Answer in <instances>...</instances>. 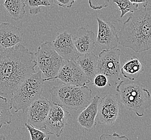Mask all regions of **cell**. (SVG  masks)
I'll return each mask as SVG.
<instances>
[{
	"mask_svg": "<svg viewBox=\"0 0 151 140\" xmlns=\"http://www.w3.org/2000/svg\"><path fill=\"white\" fill-rule=\"evenodd\" d=\"M132 3L136 4H142L144 7H146L148 4V0H130Z\"/></svg>",
	"mask_w": 151,
	"mask_h": 140,
	"instance_id": "obj_28",
	"label": "cell"
},
{
	"mask_svg": "<svg viewBox=\"0 0 151 140\" xmlns=\"http://www.w3.org/2000/svg\"><path fill=\"white\" fill-rule=\"evenodd\" d=\"M52 44L56 52L64 61H76L80 56L74 45L72 35L67 31L58 34Z\"/></svg>",
	"mask_w": 151,
	"mask_h": 140,
	"instance_id": "obj_13",
	"label": "cell"
},
{
	"mask_svg": "<svg viewBox=\"0 0 151 140\" xmlns=\"http://www.w3.org/2000/svg\"><path fill=\"white\" fill-rule=\"evenodd\" d=\"M70 117V114L66 108L59 104L52 103L44 131L49 135L60 137Z\"/></svg>",
	"mask_w": 151,
	"mask_h": 140,
	"instance_id": "obj_9",
	"label": "cell"
},
{
	"mask_svg": "<svg viewBox=\"0 0 151 140\" xmlns=\"http://www.w3.org/2000/svg\"><path fill=\"white\" fill-rule=\"evenodd\" d=\"M99 57L93 52L80 55L76 60L88 79L93 82L97 74V65Z\"/></svg>",
	"mask_w": 151,
	"mask_h": 140,
	"instance_id": "obj_17",
	"label": "cell"
},
{
	"mask_svg": "<svg viewBox=\"0 0 151 140\" xmlns=\"http://www.w3.org/2000/svg\"><path fill=\"white\" fill-rule=\"evenodd\" d=\"M35 56L37 66L45 78L56 76L64 61L55 50L52 42L49 41L44 42L39 46Z\"/></svg>",
	"mask_w": 151,
	"mask_h": 140,
	"instance_id": "obj_6",
	"label": "cell"
},
{
	"mask_svg": "<svg viewBox=\"0 0 151 140\" xmlns=\"http://www.w3.org/2000/svg\"><path fill=\"white\" fill-rule=\"evenodd\" d=\"M52 103L59 104L67 110L85 108L92 100V90L87 86L64 84L50 89Z\"/></svg>",
	"mask_w": 151,
	"mask_h": 140,
	"instance_id": "obj_4",
	"label": "cell"
},
{
	"mask_svg": "<svg viewBox=\"0 0 151 140\" xmlns=\"http://www.w3.org/2000/svg\"><path fill=\"white\" fill-rule=\"evenodd\" d=\"M60 80L64 84L76 86H85L91 82L74 60L64 61L56 76L44 78V82Z\"/></svg>",
	"mask_w": 151,
	"mask_h": 140,
	"instance_id": "obj_8",
	"label": "cell"
},
{
	"mask_svg": "<svg viewBox=\"0 0 151 140\" xmlns=\"http://www.w3.org/2000/svg\"><path fill=\"white\" fill-rule=\"evenodd\" d=\"M52 2L59 6L70 8L73 6L74 3L76 0H51Z\"/></svg>",
	"mask_w": 151,
	"mask_h": 140,
	"instance_id": "obj_26",
	"label": "cell"
},
{
	"mask_svg": "<svg viewBox=\"0 0 151 140\" xmlns=\"http://www.w3.org/2000/svg\"><path fill=\"white\" fill-rule=\"evenodd\" d=\"M121 50L115 48L102 50L98 56L97 74H103L108 78V85H115L121 78Z\"/></svg>",
	"mask_w": 151,
	"mask_h": 140,
	"instance_id": "obj_7",
	"label": "cell"
},
{
	"mask_svg": "<svg viewBox=\"0 0 151 140\" xmlns=\"http://www.w3.org/2000/svg\"><path fill=\"white\" fill-rule=\"evenodd\" d=\"M4 140L6 139V137H4L3 135H0V140Z\"/></svg>",
	"mask_w": 151,
	"mask_h": 140,
	"instance_id": "obj_29",
	"label": "cell"
},
{
	"mask_svg": "<svg viewBox=\"0 0 151 140\" xmlns=\"http://www.w3.org/2000/svg\"><path fill=\"white\" fill-rule=\"evenodd\" d=\"M89 5L94 10H100L109 6L110 0H87Z\"/></svg>",
	"mask_w": 151,
	"mask_h": 140,
	"instance_id": "obj_24",
	"label": "cell"
},
{
	"mask_svg": "<svg viewBox=\"0 0 151 140\" xmlns=\"http://www.w3.org/2000/svg\"><path fill=\"white\" fill-rule=\"evenodd\" d=\"M144 68L138 57L132 56L129 57L123 64H121L122 76L129 80H134L142 73Z\"/></svg>",
	"mask_w": 151,
	"mask_h": 140,
	"instance_id": "obj_18",
	"label": "cell"
},
{
	"mask_svg": "<svg viewBox=\"0 0 151 140\" xmlns=\"http://www.w3.org/2000/svg\"><path fill=\"white\" fill-rule=\"evenodd\" d=\"M35 55L20 43L0 54V93L12 96L23 80L36 72Z\"/></svg>",
	"mask_w": 151,
	"mask_h": 140,
	"instance_id": "obj_1",
	"label": "cell"
},
{
	"mask_svg": "<svg viewBox=\"0 0 151 140\" xmlns=\"http://www.w3.org/2000/svg\"><path fill=\"white\" fill-rule=\"evenodd\" d=\"M22 41L19 27L9 23L0 24V48L7 49L17 45Z\"/></svg>",
	"mask_w": 151,
	"mask_h": 140,
	"instance_id": "obj_15",
	"label": "cell"
},
{
	"mask_svg": "<svg viewBox=\"0 0 151 140\" xmlns=\"http://www.w3.org/2000/svg\"><path fill=\"white\" fill-rule=\"evenodd\" d=\"M25 126L30 133L31 140H44L49 139V138L47 137L46 134L43 132L42 130L33 127V126L30 125L27 122L25 124Z\"/></svg>",
	"mask_w": 151,
	"mask_h": 140,
	"instance_id": "obj_23",
	"label": "cell"
},
{
	"mask_svg": "<svg viewBox=\"0 0 151 140\" xmlns=\"http://www.w3.org/2000/svg\"><path fill=\"white\" fill-rule=\"evenodd\" d=\"M101 140H106V139H109V140H118V139H126L127 140L128 138L126 137L125 136H120L119 135L114 133L112 135H108V134H103L100 137Z\"/></svg>",
	"mask_w": 151,
	"mask_h": 140,
	"instance_id": "obj_27",
	"label": "cell"
},
{
	"mask_svg": "<svg viewBox=\"0 0 151 140\" xmlns=\"http://www.w3.org/2000/svg\"><path fill=\"white\" fill-rule=\"evenodd\" d=\"M12 108L6 97L0 95V128L3 125H10L12 120Z\"/></svg>",
	"mask_w": 151,
	"mask_h": 140,
	"instance_id": "obj_20",
	"label": "cell"
},
{
	"mask_svg": "<svg viewBox=\"0 0 151 140\" xmlns=\"http://www.w3.org/2000/svg\"><path fill=\"white\" fill-rule=\"evenodd\" d=\"M52 103L44 97H39L27 109V123L44 131Z\"/></svg>",
	"mask_w": 151,
	"mask_h": 140,
	"instance_id": "obj_10",
	"label": "cell"
},
{
	"mask_svg": "<svg viewBox=\"0 0 151 140\" xmlns=\"http://www.w3.org/2000/svg\"><path fill=\"white\" fill-rule=\"evenodd\" d=\"M119 112V105L117 98L113 95H106L99 103L97 124L113 125L118 118Z\"/></svg>",
	"mask_w": 151,
	"mask_h": 140,
	"instance_id": "obj_11",
	"label": "cell"
},
{
	"mask_svg": "<svg viewBox=\"0 0 151 140\" xmlns=\"http://www.w3.org/2000/svg\"><path fill=\"white\" fill-rule=\"evenodd\" d=\"M51 0H25L26 6L29 9L31 15H36L42 12L41 6H49L51 4Z\"/></svg>",
	"mask_w": 151,
	"mask_h": 140,
	"instance_id": "obj_21",
	"label": "cell"
},
{
	"mask_svg": "<svg viewBox=\"0 0 151 140\" xmlns=\"http://www.w3.org/2000/svg\"><path fill=\"white\" fill-rule=\"evenodd\" d=\"M73 40L80 55L93 52L95 48V34L93 31L87 30L85 27L79 28Z\"/></svg>",
	"mask_w": 151,
	"mask_h": 140,
	"instance_id": "obj_16",
	"label": "cell"
},
{
	"mask_svg": "<svg viewBox=\"0 0 151 140\" xmlns=\"http://www.w3.org/2000/svg\"><path fill=\"white\" fill-rule=\"evenodd\" d=\"M98 25L97 43L102 50L117 48L119 45V37L114 25L109 22L97 17Z\"/></svg>",
	"mask_w": 151,
	"mask_h": 140,
	"instance_id": "obj_12",
	"label": "cell"
},
{
	"mask_svg": "<svg viewBox=\"0 0 151 140\" xmlns=\"http://www.w3.org/2000/svg\"><path fill=\"white\" fill-rule=\"evenodd\" d=\"M93 84L98 87H104L108 84V79L103 74H97L93 80Z\"/></svg>",
	"mask_w": 151,
	"mask_h": 140,
	"instance_id": "obj_25",
	"label": "cell"
},
{
	"mask_svg": "<svg viewBox=\"0 0 151 140\" xmlns=\"http://www.w3.org/2000/svg\"><path fill=\"white\" fill-rule=\"evenodd\" d=\"M121 11L120 18H123L127 12H132L138 8V4L132 3L130 0H113Z\"/></svg>",
	"mask_w": 151,
	"mask_h": 140,
	"instance_id": "obj_22",
	"label": "cell"
},
{
	"mask_svg": "<svg viewBox=\"0 0 151 140\" xmlns=\"http://www.w3.org/2000/svg\"><path fill=\"white\" fill-rule=\"evenodd\" d=\"M119 44L141 53L151 49V8L143 7L132 13L119 32Z\"/></svg>",
	"mask_w": 151,
	"mask_h": 140,
	"instance_id": "obj_2",
	"label": "cell"
},
{
	"mask_svg": "<svg viewBox=\"0 0 151 140\" xmlns=\"http://www.w3.org/2000/svg\"><path fill=\"white\" fill-rule=\"evenodd\" d=\"M100 97L96 95L90 104L80 113L77 121L79 125L87 131H92L96 126V117Z\"/></svg>",
	"mask_w": 151,
	"mask_h": 140,
	"instance_id": "obj_14",
	"label": "cell"
},
{
	"mask_svg": "<svg viewBox=\"0 0 151 140\" xmlns=\"http://www.w3.org/2000/svg\"><path fill=\"white\" fill-rule=\"evenodd\" d=\"M25 0H5L3 6L9 16L15 21L23 18L25 13Z\"/></svg>",
	"mask_w": 151,
	"mask_h": 140,
	"instance_id": "obj_19",
	"label": "cell"
},
{
	"mask_svg": "<svg viewBox=\"0 0 151 140\" xmlns=\"http://www.w3.org/2000/svg\"><path fill=\"white\" fill-rule=\"evenodd\" d=\"M116 91L124 107L142 117L151 105V94L142 84L134 80H124L119 82Z\"/></svg>",
	"mask_w": 151,
	"mask_h": 140,
	"instance_id": "obj_3",
	"label": "cell"
},
{
	"mask_svg": "<svg viewBox=\"0 0 151 140\" xmlns=\"http://www.w3.org/2000/svg\"><path fill=\"white\" fill-rule=\"evenodd\" d=\"M42 74L41 71L32 74L16 88L9 102L15 113L27 112L31 104L40 97L44 82Z\"/></svg>",
	"mask_w": 151,
	"mask_h": 140,
	"instance_id": "obj_5",
	"label": "cell"
}]
</instances>
